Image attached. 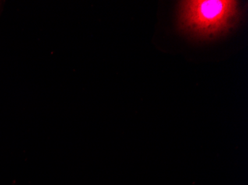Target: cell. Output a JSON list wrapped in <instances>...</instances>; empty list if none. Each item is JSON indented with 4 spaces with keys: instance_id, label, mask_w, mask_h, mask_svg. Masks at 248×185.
I'll list each match as a JSON object with an SVG mask.
<instances>
[{
    "instance_id": "6da1fadb",
    "label": "cell",
    "mask_w": 248,
    "mask_h": 185,
    "mask_svg": "<svg viewBox=\"0 0 248 185\" xmlns=\"http://www.w3.org/2000/svg\"><path fill=\"white\" fill-rule=\"evenodd\" d=\"M239 14V2L236 1H185L180 10V19L186 30L206 37L218 35L228 30Z\"/></svg>"
},
{
    "instance_id": "7a4b0ae2",
    "label": "cell",
    "mask_w": 248,
    "mask_h": 185,
    "mask_svg": "<svg viewBox=\"0 0 248 185\" xmlns=\"http://www.w3.org/2000/svg\"><path fill=\"white\" fill-rule=\"evenodd\" d=\"M1 5H2V2H0V10L2 9V6H1Z\"/></svg>"
}]
</instances>
